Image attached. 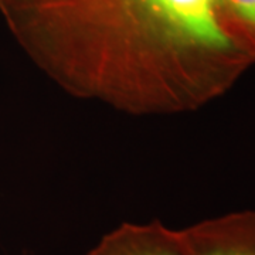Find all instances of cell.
Returning a JSON list of instances; mask_svg holds the SVG:
<instances>
[{
	"label": "cell",
	"mask_w": 255,
	"mask_h": 255,
	"mask_svg": "<svg viewBox=\"0 0 255 255\" xmlns=\"http://www.w3.org/2000/svg\"><path fill=\"white\" fill-rule=\"evenodd\" d=\"M0 16L61 91L132 117L200 110L255 64L220 0H0Z\"/></svg>",
	"instance_id": "cell-1"
},
{
	"label": "cell",
	"mask_w": 255,
	"mask_h": 255,
	"mask_svg": "<svg viewBox=\"0 0 255 255\" xmlns=\"http://www.w3.org/2000/svg\"><path fill=\"white\" fill-rule=\"evenodd\" d=\"M176 231L183 255H255V210L233 211Z\"/></svg>",
	"instance_id": "cell-2"
},
{
	"label": "cell",
	"mask_w": 255,
	"mask_h": 255,
	"mask_svg": "<svg viewBox=\"0 0 255 255\" xmlns=\"http://www.w3.org/2000/svg\"><path fill=\"white\" fill-rule=\"evenodd\" d=\"M85 255H183L177 231L153 220L145 224L122 223Z\"/></svg>",
	"instance_id": "cell-3"
},
{
	"label": "cell",
	"mask_w": 255,
	"mask_h": 255,
	"mask_svg": "<svg viewBox=\"0 0 255 255\" xmlns=\"http://www.w3.org/2000/svg\"><path fill=\"white\" fill-rule=\"evenodd\" d=\"M243 41L255 55V0H220Z\"/></svg>",
	"instance_id": "cell-4"
}]
</instances>
